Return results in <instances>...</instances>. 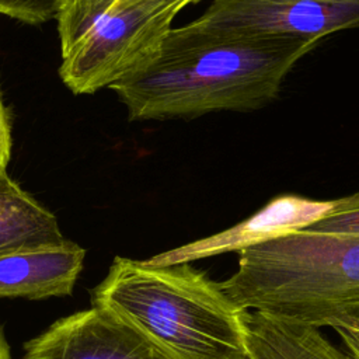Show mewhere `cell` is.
Returning a JSON list of instances; mask_svg holds the SVG:
<instances>
[{
    "label": "cell",
    "instance_id": "cell-1",
    "mask_svg": "<svg viewBox=\"0 0 359 359\" xmlns=\"http://www.w3.org/2000/svg\"><path fill=\"white\" fill-rule=\"evenodd\" d=\"M318 41L252 35L195 24L170 28L157 49L109 86L130 121L194 119L272 102L293 66Z\"/></svg>",
    "mask_w": 359,
    "mask_h": 359
},
{
    "label": "cell",
    "instance_id": "cell-2",
    "mask_svg": "<svg viewBox=\"0 0 359 359\" xmlns=\"http://www.w3.org/2000/svg\"><path fill=\"white\" fill-rule=\"evenodd\" d=\"M91 304L130 323L174 359H247L248 310L191 264L115 257Z\"/></svg>",
    "mask_w": 359,
    "mask_h": 359
},
{
    "label": "cell",
    "instance_id": "cell-3",
    "mask_svg": "<svg viewBox=\"0 0 359 359\" xmlns=\"http://www.w3.org/2000/svg\"><path fill=\"white\" fill-rule=\"evenodd\" d=\"M237 254L219 282L237 306L314 328L359 320V236L299 230Z\"/></svg>",
    "mask_w": 359,
    "mask_h": 359
},
{
    "label": "cell",
    "instance_id": "cell-4",
    "mask_svg": "<svg viewBox=\"0 0 359 359\" xmlns=\"http://www.w3.org/2000/svg\"><path fill=\"white\" fill-rule=\"evenodd\" d=\"M188 0H59V76L74 94H94L160 45Z\"/></svg>",
    "mask_w": 359,
    "mask_h": 359
},
{
    "label": "cell",
    "instance_id": "cell-5",
    "mask_svg": "<svg viewBox=\"0 0 359 359\" xmlns=\"http://www.w3.org/2000/svg\"><path fill=\"white\" fill-rule=\"evenodd\" d=\"M195 24L241 34L321 41L359 28V0H212Z\"/></svg>",
    "mask_w": 359,
    "mask_h": 359
},
{
    "label": "cell",
    "instance_id": "cell-6",
    "mask_svg": "<svg viewBox=\"0 0 359 359\" xmlns=\"http://www.w3.org/2000/svg\"><path fill=\"white\" fill-rule=\"evenodd\" d=\"M21 359H174L112 311L93 306L59 318L24 345Z\"/></svg>",
    "mask_w": 359,
    "mask_h": 359
},
{
    "label": "cell",
    "instance_id": "cell-7",
    "mask_svg": "<svg viewBox=\"0 0 359 359\" xmlns=\"http://www.w3.org/2000/svg\"><path fill=\"white\" fill-rule=\"evenodd\" d=\"M359 208V192L338 199H311L285 194L272 198L250 217L220 233L175 247L144 259L150 265L191 264L231 251H243L261 243L299 231L337 212Z\"/></svg>",
    "mask_w": 359,
    "mask_h": 359
},
{
    "label": "cell",
    "instance_id": "cell-8",
    "mask_svg": "<svg viewBox=\"0 0 359 359\" xmlns=\"http://www.w3.org/2000/svg\"><path fill=\"white\" fill-rule=\"evenodd\" d=\"M84 257V248L67 238L1 254L0 297L41 300L67 296L80 276Z\"/></svg>",
    "mask_w": 359,
    "mask_h": 359
},
{
    "label": "cell",
    "instance_id": "cell-9",
    "mask_svg": "<svg viewBox=\"0 0 359 359\" xmlns=\"http://www.w3.org/2000/svg\"><path fill=\"white\" fill-rule=\"evenodd\" d=\"M65 240L56 216L0 171V255Z\"/></svg>",
    "mask_w": 359,
    "mask_h": 359
},
{
    "label": "cell",
    "instance_id": "cell-10",
    "mask_svg": "<svg viewBox=\"0 0 359 359\" xmlns=\"http://www.w3.org/2000/svg\"><path fill=\"white\" fill-rule=\"evenodd\" d=\"M247 321L254 331L287 359H352L346 352L332 345L318 328L250 310Z\"/></svg>",
    "mask_w": 359,
    "mask_h": 359
},
{
    "label": "cell",
    "instance_id": "cell-11",
    "mask_svg": "<svg viewBox=\"0 0 359 359\" xmlns=\"http://www.w3.org/2000/svg\"><path fill=\"white\" fill-rule=\"evenodd\" d=\"M59 0H0V14L28 24L39 25L55 20Z\"/></svg>",
    "mask_w": 359,
    "mask_h": 359
},
{
    "label": "cell",
    "instance_id": "cell-12",
    "mask_svg": "<svg viewBox=\"0 0 359 359\" xmlns=\"http://www.w3.org/2000/svg\"><path fill=\"white\" fill-rule=\"evenodd\" d=\"M313 233L359 236V208L342 210L325 216L303 229Z\"/></svg>",
    "mask_w": 359,
    "mask_h": 359
},
{
    "label": "cell",
    "instance_id": "cell-13",
    "mask_svg": "<svg viewBox=\"0 0 359 359\" xmlns=\"http://www.w3.org/2000/svg\"><path fill=\"white\" fill-rule=\"evenodd\" d=\"M11 121L0 90V171H7V165L11 158Z\"/></svg>",
    "mask_w": 359,
    "mask_h": 359
},
{
    "label": "cell",
    "instance_id": "cell-14",
    "mask_svg": "<svg viewBox=\"0 0 359 359\" xmlns=\"http://www.w3.org/2000/svg\"><path fill=\"white\" fill-rule=\"evenodd\" d=\"M331 327L341 337L344 345L346 346V353L352 359H359V320L335 323Z\"/></svg>",
    "mask_w": 359,
    "mask_h": 359
},
{
    "label": "cell",
    "instance_id": "cell-15",
    "mask_svg": "<svg viewBox=\"0 0 359 359\" xmlns=\"http://www.w3.org/2000/svg\"><path fill=\"white\" fill-rule=\"evenodd\" d=\"M248 323V321H247ZM250 352L247 359H287L275 346L265 341L257 331L250 325Z\"/></svg>",
    "mask_w": 359,
    "mask_h": 359
},
{
    "label": "cell",
    "instance_id": "cell-16",
    "mask_svg": "<svg viewBox=\"0 0 359 359\" xmlns=\"http://www.w3.org/2000/svg\"><path fill=\"white\" fill-rule=\"evenodd\" d=\"M0 359H13L11 358V352H10V346L6 341V337H4V332L0 327Z\"/></svg>",
    "mask_w": 359,
    "mask_h": 359
},
{
    "label": "cell",
    "instance_id": "cell-17",
    "mask_svg": "<svg viewBox=\"0 0 359 359\" xmlns=\"http://www.w3.org/2000/svg\"><path fill=\"white\" fill-rule=\"evenodd\" d=\"M189 1V4H192V3H199V1H202V0H188Z\"/></svg>",
    "mask_w": 359,
    "mask_h": 359
}]
</instances>
